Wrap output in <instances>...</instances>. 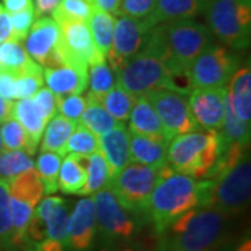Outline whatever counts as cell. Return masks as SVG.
Masks as SVG:
<instances>
[{
  "label": "cell",
  "instance_id": "6da1fadb",
  "mask_svg": "<svg viewBox=\"0 0 251 251\" xmlns=\"http://www.w3.org/2000/svg\"><path fill=\"white\" fill-rule=\"evenodd\" d=\"M214 42L212 32L194 18L161 23L151 28L141 52L165 62L176 74H187L190 63Z\"/></svg>",
  "mask_w": 251,
  "mask_h": 251
},
{
  "label": "cell",
  "instance_id": "7a4b0ae2",
  "mask_svg": "<svg viewBox=\"0 0 251 251\" xmlns=\"http://www.w3.org/2000/svg\"><path fill=\"white\" fill-rule=\"evenodd\" d=\"M201 205L200 181L184 173L175 172L169 165L163 168L159 181L151 193L145 219L161 236L180 215Z\"/></svg>",
  "mask_w": 251,
  "mask_h": 251
},
{
  "label": "cell",
  "instance_id": "3957f363",
  "mask_svg": "<svg viewBox=\"0 0 251 251\" xmlns=\"http://www.w3.org/2000/svg\"><path fill=\"white\" fill-rule=\"evenodd\" d=\"M227 218L212 206H196L173 221L159 242L177 251H218Z\"/></svg>",
  "mask_w": 251,
  "mask_h": 251
},
{
  "label": "cell",
  "instance_id": "277c9868",
  "mask_svg": "<svg viewBox=\"0 0 251 251\" xmlns=\"http://www.w3.org/2000/svg\"><path fill=\"white\" fill-rule=\"evenodd\" d=\"M201 205L212 206L226 216L242 214L251 197L250 152H246L230 168L219 172L212 179L200 181Z\"/></svg>",
  "mask_w": 251,
  "mask_h": 251
},
{
  "label": "cell",
  "instance_id": "5b68a950",
  "mask_svg": "<svg viewBox=\"0 0 251 251\" xmlns=\"http://www.w3.org/2000/svg\"><path fill=\"white\" fill-rule=\"evenodd\" d=\"M181 80L188 82L187 74H176L166 63L147 52H140L116 72L117 87L134 98L147 97L159 90H173L190 95L180 84Z\"/></svg>",
  "mask_w": 251,
  "mask_h": 251
},
{
  "label": "cell",
  "instance_id": "8992f818",
  "mask_svg": "<svg viewBox=\"0 0 251 251\" xmlns=\"http://www.w3.org/2000/svg\"><path fill=\"white\" fill-rule=\"evenodd\" d=\"M219 156V135L214 130H196L176 135L168 144V165L175 172L204 180Z\"/></svg>",
  "mask_w": 251,
  "mask_h": 251
},
{
  "label": "cell",
  "instance_id": "52a82bcc",
  "mask_svg": "<svg viewBox=\"0 0 251 251\" xmlns=\"http://www.w3.org/2000/svg\"><path fill=\"white\" fill-rule=\"evenodd\" d=\"M69 216L70 208L64 198H42L28 224L25 244L35 251H67Z\"/></svg>",
  "mask_w": 251,
  "mask_h": 251
},
{
  "label": "cell",
  "instance_id": "ba28073f",
  "mask_svg": "<svg viewBox=\"0 0 251 251\" xmlns=\"http://www.w3.org/2000/svg\"><path fill=\"white\" fill-rule=\"evenodd\" d=\"M204 16L206 27L226 48L243 50L250 46L251 0H209Z\"/></svg>",
  "mask_w": 251,
  "mask_h": 251
},
{
  "label": "cell",
  "instance_id": "9c48e42d",
  "mask_svg": "<svg viewBox=\"0 0 251 251\" xmlns=\"http://www.w3.org/2000/svg\"><path fill=\"white\" fill-rule=\"evenodd\" d=\"M163 168H151L130 162L109 179L106 187L115 194L117 201L137 218H145L151 193L159 181Z\"/></svg>",
  "mask_w": 251,
  "mask_h": 251
},
{
  "label": "cell",
  "instance_id": "30bf717a",
  "mask_svg": "<svg viewBox=\"0 0 251 251\" xmlns=\"http://www.w3.org/2000/svg\"><path fill=\"white\" fill-rule=\"evenodd\" d=\"M6 187L9 194L11 249H16L25 244L28 224L35 212L36 205L45 196V191L36 169L13 177L6 183Z\"/></svg>",
  "mask_w": 251,
  "mask_h": 251
},
{
  "label": "cell",
  "instance_id": "8fae6325",
  "mask_svg": "<svg viewBox=\"0 0 251 251\" xmlns=\"http://www.w3.org/2000/svg\"><path fill=\"white\" fill-rule=\"evenodd\" d=\"M237 66L239 59L232 49L212 42L190 63L188 82L191 88L227 87Z\"/></svg>",
  "mask_w": 251,
  "mask_h": 251
},
{
  "label": "cell",
  "instance_id": "7c38bea8",
  "mask_svg": "<svg viewBox=\"0 0 251 251\" xmlns=\"http://www.w3.org/2000/svg\"><path fill=\"white\" fill-rule=\"evenodd\" d=\"M97 218V233L106 244L127 242L138 233V218L117 201L108 187L92 194Z\"/></svg>",
  "mask_w": 251,
  "mask_h": 251
},
{
  "label": "cell",
  "instance_id": "4fadbf2b",
  "mask_svg": "<svg viewBox=\"0 0 251 251\" xmlns=\"http://www.w3.org/2000/svg\"><path fill=\"white\" fill-rule=\"evenodd\" d=\"M152 27L150 17L134 18L120 14V17L116 18L112 46L106 56L112 72L116 73L125 63L141 52Z\"/></svg>",
  "mask_w": 251,
  "mask_h": 251
},
{
  "label": "cell",
  "instance_id": "5bb4252c",
  "mask_svg": "<svg viewBox=\"0 0 251 251\" xmlns=\"http://www.w3.org/2000/svg\"><path fill=\"white\" fill-rule=\"evenodd\" d=\"M147 99L159 117L169 141L176 135L200 130V126L190 110L187 94L173 90H159L148 94Z\"/></svg>",
  "mask_w": 251,
  "mask_h": 251
},
{
  "label": "cell",
  "instance_id": "9a60e30c",
  "mask_svg": "<svg viewBox=\"0 0 251 251\" xmlns=\"http://www.w3.org/2000/svg\"><path fill=\"white\" fill-rule=\"evenodd\" d=\"M25 52L44 69L64 66L62 53V34L59 24L50 17L36 20L25 38Z\"/></svg>",
  "mask_w": 251,
  "mask_h": 251
},
{
  "label": "cell",
  "instance_id": "2e32d148",
  "mask_svg": "<svg viewBox=\"0 0 251 251\" xmlns=\"http://www.w3.org/2000/svg\"><path fill=\"white\" fill-rule=\"evenodd\" d=\"M62 34V53L64 66L88 73V63L97 54V48L87 21L59 23Z\"/></svg>",
  "mask_w": 251,
  "mask_h": 251
},
{
  "label": "cell",
  "instance_id": "e0dca14e",
  "mask_svg": "<svg viewBox=\"0 0 251 251\" xmlns=\"http://www.w3.org/2000/svg\"><path fill=\"white\" fill-rule=\"evenodd\" d=\"M227 87L194 88L188 95V105L197 125L204 130L219 131L224 122Z\"/></svg>",
  "mask_w": 251,
  "mask_h": 251
},
{
  "label": "cell",
  "instance_id": "ac0fdd59",
  "mask_svg": "<svg viewBox=\"0 0 251 251\" xmlns=\"http://www.w3.org/2000/svg\"><path fill=\"white\" fill-rule=\"evenodd\" d=\"M97 237V218L92 197L75 202L67 224V251H91Z\"/></svg>",
  "mask_w": 251,
  "mask_h": 251
},
{
  "label": "cell",
  "instance_id": "d6986e66",
  "mask_svg": "<svg viewBox=\"0 0 251 251\" xmlns=\"http://www.w3.org/2000/svg\"><path fill=\"white\" fill-rule=\"evenodd\" d=\"M99 152L103 155L108 165L109 179L130 163V131L119 122L113 128L98 137Z\"/></svg>",
  "mask_w": 251,
  "mask_h": 251
},
{
  "label": "cell",
  "instance_id": "ffe728a7",
  "mask_svg": "<svg viewBox=\"0 0 251 251\" xmlns=\"http://www.w3.org/2000/svg\"><path fill=\"white\" fill-rule=\"evenodd\" d=\"M11 117L17 120L20 126L24 128L28 138V147H29L28 153L32 156L36 152L38 144L42 138L48 122L42 116L41 110L36 106L32 98L18 99L16 103H13Z\"/></svg>",
  "mask_w": 251,
  "mask_h": 251
},
{
  "label": "cell",
  "instance_id": "44dd1931",
  "mask_svg": "<svg viewBox=\"0 0 251 251\" xmlns=\"http://www.w3.org/2000/svg\"><path fill=\"white\" fill-rule=\"evenodd\" d=\"M128 119H130L128 131L151 137L162 143H169L161 120L147 97L135 99L134 106L130 112Z\"/></svg>",
  "mask_w": 251,
  "mask_h": 251
},
{
  "label": "cell",
  "instance_id": "7402d4cb",
  "mask_svg": "<svg viewBox=\"0 0 251 251\" xmlns=\"http://www.w3.org/2000/svg\"><path fill=\"white\" fill-rule=\"evenodd\" d=\"M168 144L130 131V161L151 168L168 165Z\"/></svg>",
  "mask_w": 251,
  "mask_h": 251
},
{
  "label": "cell",
  "instance_id": "603a6c76",
  "mask_svg": "<svg viewBox=\"0 0 251 251\" xmlns=\"http://www.w3.org/2000/svg\"><path fill=\"white\" fill-rule=\"evenodd\" d=\"M208 3L209 0H156L150 20L156 25L175 20L196 18L205 13Z\"/></svg>",
  "mask_w": 251,
  "mask_h": 251
},
{
  "label": "cell",
  "instance_id": "cb8c5ba5",
  "mask_svg": "<svg viewBox=\"0 0 251 251\" xmlns=\"http://www.w3.org/2000/svg\"><path fill=\"white\" fill-rule=\"evenodd\" d=\"M44 81L54 95H80L87 90L88 73L75 70L69 66L59 69H44Z\"/></svg>",
  "mask_w": 251,
  "mask_h": 251
},
{
  "label": "cell",
  "instance_id": "d4e9b609",
  "mask_svg": "<svg viewBox=\"0 0 251 251\" xmlns=\"http://www.w3.org/2000/svg\"><path fill=\"white\" fill-rule=\"evenodd\" d=\"M227 100L234 113L246 123H251V70L250 66L236 70L227 84Z\"/></svg>",
  "mask_w": 251,
  "mask_h": 251
},
{
  "label": "cell",
  "instance_id": "484cf974",
  "mask_svg": "<svg viewBox=\"0 0 251 251\" xmlns=\"http://www.w3.org/2000/svg\"><path fill=\"white\" fill-rule=\"evenodd\" d=\"M90 156L69 153L60 163L57 188L63 194H78L87 180V168Z\"/></svg>",
  "mask_w": 251,
  "mask_h": 251
},
{
  "label": "cell",
  "instance_id": "4316f807",
  "mask_svg": "<svg viewBox=\"0 0 251 251\" xmlns=\"http://www.w3.org/2000/svg\"><path fill=\"white\" fill-rule=\"evenodd\" d=\"M0 67L11 72L16 77L29 73H44V69L28 56L23 45L14 41L0 44Z\"/></svg>",
  "mask_w": 251,
  "mask_h": 251
},
{
  "label": "cell",
  "instance_id": "83f0119b",
  "mask_svg": "<svg viewBox=\"0 0 251 251\" xmlns=\"http://www.w3.org/2000/svg\"><path fill=\"white\" fill-rule=\"evenodd\" d=\"M221 133L219 135V151L227 148L232 144H242L246 147H250V134L251 126L250 123L243 122L242 119L234 113L232 105L226 98V105H225L224 122L221 126Z\"/></svg>",
  "mask_w": 251,
  "mask_h": 251
},
{
  "label": "cell",
  "instance_id": "f1b7e54d",
  "mask_svg": "<svg viewBox=\"0 0 251 251\" xmlns=\"http://www.w3.org/2000/svg\"><path fill=\"white\" fill-rule=\"evenodd\" d=\"M77 123L62 115H54L45 128V135L41 143V152L57 153L60 158L66 155V145Z\"/></svg>",
  "mask_w": 251,
  "mask_h": 251
},
{
  "label": "cell",
  "instance_id": "f546056e",
  "mask_svg": "<svg viewBox=\"0 0 251 251\" xmlns=\"http://www.w3.org/2000/svg\"><path fill=\"white\" fill-rule=\"evenodd\" d=\"M88 82H90L88 94L98 98L99 100L116 85L115 74L109 67L106 57L99 52H97V54L88 63Z\"/></svg>",
  "mask_w": 251,
  "mask_h": 251
},
{
  "label": "cell",
  "instance_id": "4dcf8cb0",
  "mask_svg": "<svg viewBox=\"0 0 251 251\" xmlns=\"http://www.w3.org/2000/svg\"><path fill=\"white\" fill-rule=\"evenodd\" d=\"M115 21H116V17L109 13H105V11L95 9V7H92L91 10V16L88 20L91 35H92L97 50L100 54H103L105 57L108 56L109 49L112 46Z\"/></svg>",
  "mask_w": 251,
  "mask_h": 251
},
{
  "label": "cell",
  "instance_id": "1f68e13d",
  "mask_svg": "<svg viewBox=\"0 0 251 251\" xmlns=\"http://www.w3.org/2000/svg\"><path fill=\"white\" fill-rule=\"evenodd\" d=\"M87 105L80 117V125L87 127L90 131H92L97 137H100L109 131L110 128H113L119 123L113 117L108 113V110L103 108V105L100 103V100L95 97H92L90 94H87Z\"/></svg>",
  "mask_w": 251,
  "mask_h": 251
},
{
  "label": "cell",
  "instance_id": "d6a6232c",
  "mask_svg": "<svg viewBox=\"0 0 251 251\" xmlns=\"http://www.w3.org/2000/svg\"><path fill=\"white\" fill-rule=\"evenodd\" d=\"M35 169V162L25 151L0 152V181L7 183L24 172Z\"/></svg>",
  "mask_w": 251,
  "mask_h": 251
},
{
  "label": "cell",
  "instance_id": "836d02e7",
  "mask_svg": "<svg viewBox=\"0 0 251 251\" xmlns=\"http://www.w3.org/2000/svg\"><path fill=\"white\" fill-rule=\"evenodd\" d=\"M109 181V172L106 161L103 155L95 152L90 155L88 159V168H87V180L81 190L80 196H92L97 191L106 187Z\"/></svg>",
  "mask_w": 251,
  "mask_h": 251
},
{
  "label": "cell",
  "instance_id": "e575fe53",
  "mask_svg": "<svg viewBox=\"0 0 251 251\" xmlns=\"http://www.w3.org/2000/svg\"><path fill=\"white\" fill-rule=\"evenodd\" d=\"M134 97H131L127 91L115 85L112 90L105 94L100 99V103L108 110V113L117 122H125L130 116V112L135 103Z\"/></svg>",
  "mask_w": 251,
  "mask_h": 251
},
{
  "label": "cell",
  "instance_id": "d590c367",
  "mask_svg": "<svg viewBox=\"0 0 251 251\" xmlns=\"http://www.w3.org/2000/svg\"><path fill=\"white\" fill-rule=\"evenodd\" d=\"M60 163H62V158L53 152H41L36 159V172L44 186L46 196H52L59 190L57 177H59Z\"/></svg>",
  "mask_w": 251,
  "mask_h": 251
},
{
  "label": "cell",
  "instance_id": "8d00e7d4",
  "mask_svg": "<svg viewBox=\"0 0 251 251\" xmlns=\"http://www.w3.org/2000/svg\"><path fill=\"white\" fill-rule=\"evenodd\" d=\"M99 151V140L87 127L77 123L66 145V153L90 156Z\"/></svg>",
  "mask_w": 251,
  "mask_h": 251
},
{
  "label": "cell",
  "instance_id": "74e56055",
  "mask_svg": "<svg viewBox=\"0 0 251 251\" xmlns=\"http://www.w3.org/2000/svg\"><path fill=\"white\" fill-rule=\"evenodd\" d=\"M90 1L87 0H62L52 11V18L59 24L63 21H87L91 16Z\"/></svg>",
  "mask_w": 251,
  "mask_h": 251
},
{
  "label": "cell",
  "instance_id": "f35d334b",
  "mask_svg": "<svg viewBox=\"0 0 251 251\" xmlns=\"http://www.w3.org/2000/svg\"><path fill=\"white\" fill-rule=\"evenodd\" d=\"M0 135H1V143H3L4 151H25L27 153L29 151L27 134L20 123L13 117L1 125Z\"/></svg>",
  "mask_w": 251,
  "mask_h": 251
},
{
  "label": "cell",
  "instance_id": "ab89813d",
  "mask_svg": "<svg viewBox=\"0 0 251 251\" xmlns=\"http://www.w3.org/2000/svg\"><path fill=\"white\" fill-rule=\"evenodd\" d=\"M11 249V225H10L9 194L6 183L0 181V251Z\"/></svg>",
  "mask_w": 251,
  "mask_h": 251
},
{
  "label": "cell",
  "instance_id": "60d3db41",
  "mask_svg": "<svg viewBox=\"0 0 251 251\" xmlns=\"http://www.w3.org/2000/svg\"><path fill=\"white\" fill-rule=\"evenodd\" d=\"M35 10L34 7L17 13H11L10 20H11V28H13V35L11 41L23 44L25 41V38L29 34V29L32 27V24L35 23Z\"/></svg>",
  "mask_w": 251,
  "mask_h": 251
},
{
  "label": "cell",
  "instance_id": "b9f144b4",
  "mask_svg": "<svg viewBox=\"0 0 251 251\" xmlns=\"http://www.w3.org/2000/svg\"><path fill=\"white\" fill-rule=\"evenodd\" d=\"M57 109L62 113V116L67 117L74 123H78L81 115L87 105V99L82 95L73 94V95H56Z\"/></svg>",
  "mask_w": 251,
  "mask_h": 251
},
{
  "label": "cell",
  "instance_id": "7bdbcfd3",
  "mask_svg": "<svg viewBox=\"0 0 251 251\" xmlns=\"http://www.w3.org/2000/svg\"><path fill=\"white\" fill-rule=\"evenodd\" d=\"M44 84V73H29L23 74L16 78V94L17 99L32 98L38 91L42 88Z\"/></svg>",
  "mask_w": 251,
  "mask_h": 251
},
{
  "label": "cell",
  "instance_id": "ee69618b",
  "mask_svg": "<svg viewBox=\"0 0 251 251\" xmlns=\"http://www.w3.org/2000/svg\"><path fill=\"white\" fill-rule=\"evenodd\" d=\"M156 0H122L120 14L134 18L150 17L155 9Z\"/></svg>",
  "mask_w": 251,
  "mask_h": 251
},
{
  "label": "cell",
  "instance_id": "f6af8a7d",
  "mask_svg": "<svg viewBox=\"0 0 251 251\" xmlns=\"http://www.w3.org/2000/svg\"><path fill=\"white\" fill-rule=\"evenodd\" d=\"M32 99L41 110L42 116L45 117L46 122H49L56 115V110H57L56 95L49 88H41L32 97Z\"/></svg>",
  "mask_w": 251,
  "mask_h": 251
},
{
  "label": "cell",
  "instance_id": "bcb514c9",
  "mask_svg": "<svg viewBox=\"0 0 251 251\" xmlns=\"http://www.w3.org/2000/svg\"><path fill=\"white\" fill-rule=\"evenodd\" d=\"M16 75L7 70H0V97L7 100L17 99L16 94Z\"/></svg>",
  "mask_w": 251,
  "mask_h": 251
},
{
  "label": "cell",
  "instance_id": "7dc6e473",
  "mask_svg": "<svg viewBox=\"0 0 251 251\" xmlns=\"http://www.w3.org/2000/svg\"><path fill=\"white\" fill-rule=\"evenodd\" d=\"M91 6L116 17V16H120L122 0H91Z\"/></svg>",
  "mask_w": 251,
  "mask_h": 251
},
{
  "label": "cell",
  "instance_id": "c3c4849f",
  "mask_svg": "<svg viewBox=\"0 0 251 251\" xmlns=\"http://www.w3.org/2000/svg\"><path fill=\"white\" fill-rule=\"evenodd\" d=\"M13 28H11V20L10 14L4 9L0 10V44L11 41Z\"/></svg>",
  "mask_w": 251,
  "mask_h": 251
},
{
  "label": "cell",
  "instance_id": "681fc988",
  "mask_svg": "<svg viewBox=\"0 0 251 251\" xmlns=\"http://www.w3.org/2000/svg\"><path fill=\"white\" fill-rule=\"evenodd\" d=\"M1 1H3V7L9 14L34 7L32 0H1Z\"/></svg>",
  "mask_w": 251,
  "mask_h": 251
},
{
  "label": "cell",
  "instance_id": "f907efd6",
  "mask_svg": "<svg viewBox=\"0 0 251 251\" xmlns=\"http://www.w3.org/2000/svg\"><path fill=\"white\" fill-rule=\"evenodd\" d=\"M62 0H35L34 10H35L36 17H42L48 13H52L53 9L59 6Z\"/></svg>",
  "mask_w": 251,
  "mask_h": 251
},
{
  "label": "cell",
  "instance_id": "816d5d0a",
  "mask_svg": "<svg viewBox=\"0 0 251 251\" xmlns=\"http://www.w3.org/2000/svg\"><path fill=\"white\" fill-rule=\"evenodd\" d=\"M11 110H13V100H7L0 97V125L11 119Z\"/></svg>",
  "mask_w": 251,
  "mask_h": 251
},
{
  "label": "cell",
  "instance_id": "f5cc1de1",
  "mask_svg": "<svg viewBox=\"0 0 251 251\" xmlns=\"http://www.w3.org/2000/svg\"><path fill=\"white\" fill-rule=\"evenodd\" d=\"M230 251H251V240H250V236L247 234L246 237H243L242 242L237 243L236 246H234L233 249Z\"/></svg>",
  "mask_w": 251,
  "mask_h": 251
},
{
  "label": "cell",
  "instance_id": "db71d44e",
  "mask_svg": "<svg viewBox=\"0 0 251 251\" xmlns=\"http://www.w3.org/2000/svg\"><path fill=\"white\" fill-rule=\"evenodd\" d=\"M9 251H35L34 250V247L32 246H29V244H24V246H20V247H16V249H11Z\"/></svg>",
  "mask_w": 251,
  "mask_h": 251
},
{
  "label": "cell",
  "instance_id": "11a10c76",
  "mask_svg": "<svg viewBox=\"0 0 251 251\" xmlns=\"http://www.w3.org/2000/svg\"><path fill=\"white\" fill-rule=\"evenodd\" d=\"M156 251H177L175 250V249H172V247H168L166 244H163V243H158V247H156Z\"/></svg>",
  "mask_w": 251,
  "mask_h": 251
},
{
  "label": "cell",
  "instance_id": "9f6ffc18",
  "mask_svg": "<svg viewBox=\"0 0 251 251\" xmlns=\"http://www.w3.org/2000/svg\"><path fill=\"white\" fill-rule=\"evenodd\" d=\"M120 251H138V250H135L134 247H126V249H123V250H120Z\"/></svg>",
  "mask_w": 251,
  "mask_h": 251
},
{
  "label": "cell",
  "instance_id": "6f0895ef",
  "mask_svg": "<svg viewBox=\"0 0 251 251\" xmlns=\"http://www.w3.org/2000/svg\"><path fill=\"white\" fill-rule=\"evenodd\" d=\"M4 150H3V143H1V135H0V152H3Z\"/></svg>",
  "mask_w": 251,
  "mask_h": 251
},
{
  "label": "cell",
  "instance_id": "680465c9",
  "mask_svg": "<svg viewBox=\"0 0 251 251\" xmlns=\"http://www.w3.org/2000/svg\"><path fill=\"white\" fill-rule=\"evenodd\" d=\"M87 1H90V3H91V0H87Z\"/></svg>",
  "mask_w": 251,
  "mask_h": 251
},
{
  "label": "cell",
  "instance_id": "91938a15",
  "mask_svg": "<svg viewBox=\"0 0 251 251\" xmlns=\"http://www.w3.org/2000/svg\"><path fill=\"white\" fill-rule=\"evenodd\" d=\"M0 10H1V6H0Z\"/></svg>",
  "mask_w": 251,
  "mask_h": 251
},
{
  "label": "cell",
  "instance_id": "94428289",
  "mask_svg": "<svg viewBox=\"0 0 251 251\" xmlns=\"http://www.w3.org/2000/svg\"><path fill=\"white\" fill-rule=\"evenodd\" d=\"M0 70H1V67H0Z\"/></svg>",
  "mask_w": 251,
  "mask_h": 251
}]
</instances>
